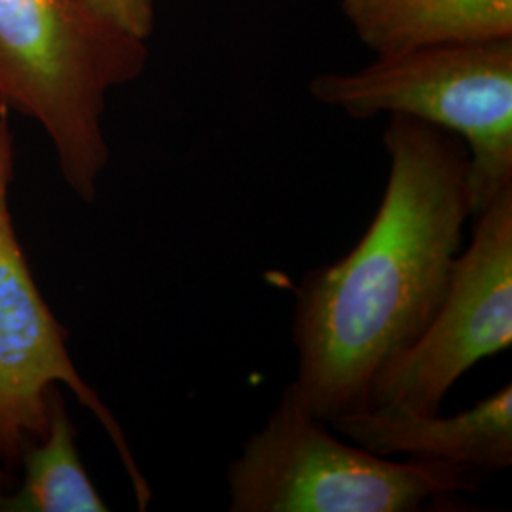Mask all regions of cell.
Segmentation results:
<instances>
[{
	"mask_svg": "<svg viewBox=\"0 0 512 512\" xmlns=\"http://www.w3.org/2000/svg\"><path fill=\"white\" fill-rule=\"evenodd\" d=\"M384 147L387 184L363 238L306 275L294 294L293 384L311 414L327 423L365 410L385 368L427 329L473 219L461 139L389 116Z\"/></svg>",
	"mask_w": 512,
	"mask_h": 512,
	"instance_id": "cell-1",
	"label": "cell"
},
{
	"mask_svg": "<svg viewBox=\"0 0 512 512\" xmlns=\"http://www.w3.org/2000/svg\"><path fill=\"white\" fill-rule=\"evenodd\" d=\"M148 40L92 0H0V112L37 122L76 198L93 203L110 162L107 97L145 73Z\"/></svg>",
	"mask_w": 512,
	"mask_h": 512,
	"instance_id": "cell-2",
	"label": "cell"
},
{
	"mask_svg": "<svg viewBox=\"0 0 512 512\" xmlns=\"http://www.w3.org/2000/svg\"><path fill=\"white\" fill-rule=\"evenodd\" d=\"M473 475L450 463L382 458L336 437L289 384L226 469L230 512H420L461 505Z\"/></svg>",
	"mask_w": 512,
	"mask_h": 512,
	"instance_id": "cell-3",
	"label": "cell"
},
{
	"mask_svg": "<svg viewBox=\"0 0 512 512\" xmlns=\"http://www.w3.org/2000/svg\"><path fill=\"white\" fill-rule=\"evenodd\" d=\"M310 95L351 120L414 118L463 141L473 219L512 186V37L374 55L315 74Z\"/></svg>",
	"mask_w": 512,
	"mask_h": 512,
	"instance_id": "cell-4",
	"label": "cell"
},
{
	"mask_svg": "<svg viewBox=\"0 0 512 512\" xmlns=\"http://www.w3.org/2000/svg\"><path fill=\"white\" fill-rule=\"evenodd\" d=\"M16 175V135L0 112V459L19 465L27 444L48 425L50 395L67 387L107 433L126 469L135 501L147 511L152 490L129 448L122 425L71 359L69 334L40 293L10 213Z\"/></svg>",
	"mask_w": 512,
	"mask_h": 512,
	"instance_id": "cell-5",
	"label": "cell"
},
{
	"mask_svg": "<svg viewBox=\"0 0 512 512\" xmlns=\"http://www.w3.org/2000/svg\"><path fill=\"white\" fill-rule=\"evenodd\" d=\"M512 346V186L475 217L448 291L412 348L376 380L366 408L440 412L459 378Z\"/></svg>",
	"mask_w": 512,
	"mask_h": 512,
	"instance_id": "cell-6",
	"label": "cell"
},
{
	"mask_svg": "<svg viewBox=\"0 0 512 512\" xmlns=\"http://www.w3.org/2000/svg\"><path fill=\"white\" fill-rule=\"evenodd\" d=\"M329 425L336 435L382 458L450 463L475 478L512 465L511 384L454 416L376 406L334 418Z\"/></svg>",
	"mask_w": 512,
	"mask_h": 512,
	"instance_id": "cell-7",
	"label": "cell"
},
{
	"mask_svg": "<svg viewBox=\"0 0 512 512\" xmlns=\"http://www.w3.org/2000/svg\"><path fill=\"white\" fill-rule=\"evenodd\" d=\"M338 6L374 55L512 37V0H338Z\"/></svg>",
	"mask_w": 512,
	"mask_h": 512,
	"instance_id": "cell-8",
	"label": "cell"
},
{
	"mask_svg": "<svg viewBox=\"0 0 512 512\" xmlns=\"http://www.w3.org/2000/svg\"><path fill=\"white\" fill-rule=\"evenodd\" d=\"M19 465L23 480L14 494L0 492V512L109 511L80 458L61 387L50 395L44 435L25 446Z\"/></svg>",
	"mask_w": 512,
	"mask_h": 512,
	"instance_id": "cell-9",
	"label": "cell"
},
{
	"mask_svg": "<svg viewBox=\"0 0 512 512\" xmlns=\"http://www.w3.org/2000/svg\"><path fill=\"white\" fill-rule=\"evenodd\" d=\"M107 16L135 37L150 40L156 29V0H92Z\"/></svg>",
	"mask_w": 512,
	"mask_h": 512,
	"instance_id": "cell-10",
	"label": "cell"
},
{
	"mask_svg": "<svg viewBox=\"0 0 512 512\" xmlns=\"http://www.w3.org/2000/svg\"><path fill=\"white\" fill-rule=\"evenodd\" d=\"M8 480H10V476L6 475L4 471H0V486H2V484H6Z\"/></svg>",
	"mask_w": 512,
	"mask_h": 512,
	"instance_id": "cell-11",
	"label": "cell"
}]
</instances>
